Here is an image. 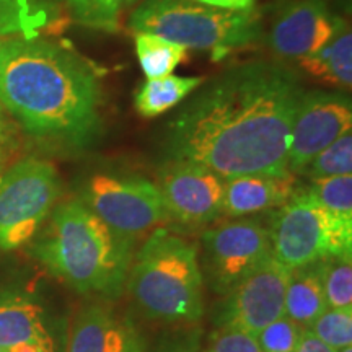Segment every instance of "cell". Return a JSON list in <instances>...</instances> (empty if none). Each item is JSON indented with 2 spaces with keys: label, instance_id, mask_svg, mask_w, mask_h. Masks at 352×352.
Returning a JSON list of instances; mask_svg holds the SVG:
<instances>
[{
  "label": "cell",
  "instance_id": "5b68a950",
  "mask_svg": "<svg viewBox=\"0 0 352 352\" xmlns=\"http://www.w3.org/2000/svg\"><path fill=\"white\" fill-rule=\"evenodd\" d=\"M129 26L132 32L157 34L184 50L212 52L214 59L261 34L254 10H222L195 0H145L132 13Z\"/></svg>",
  "mask_w": 352,
  "mask_h": 352
},
{
  "label": "cell",
  "instance_id": "4316f807",
  "mask_svg": "<svg viewBox=\"0 0 352 352\" xmlns=\"http://www.w3.org/2000/svg\"><path fill=\"white\" fill-rule=\"evenodd\" d=\"M303 328L283 315L254 334L261 352H296Z\"/></svg>",
  "mask_w": 352,
  "mask_h": 352
},
{
  "label": "cell",
  "instance_id": "83f0119b",
  "mask_svg": "<svg viewBox=\"0 0 352 352\" xmlns=\"http://www.w3.org/2000/svg\"><path fill=\"white\" fill-rule=\"evenodd\" d=\"M206 352H261L254 334L245 329L220 324V328L210 336Z\"/></svg>",
  "mask_w": 352,
  "mask_h": 352
},
{
  "label": "cell",
  "instance_id": "52a82bcc",
  "mask_svg": "<svg viewBox=\"0 0 352 352\" xmlns=\"http://www.w3.org/2000/svg\"><path fill=\"white\" fill-rule=\"evenodd\" d=\"M60 195L54 165L25 158L0 175V250L28 243L47 219Z\"/></svg>",
  "mask_w": 352,
  "mask_h": 352
},
{
  "label": "cell",
  "instance_id": "484cf974",
  "mask_svg": "<svg viewBox=\"0 0 352 352\" xmlns=\"http://www.w3.org/2000/svg\"><path fill=\"white\" fill-rule=\"evenodd\" d=\"M305 173L311 179L327 178V176L338 175H352V134L341 135L328 145L324 151H321L314 158L310 165L307 166Z\"/></svg>",
  "mask_w": 352,
  "mask_h": 352
},
{
  "label": "cell",
  "instance_id": "7a4b0ae2",
  "mask_svg": "<svg viewBox=\"0 0 352 352\" xmlns=\"http://www.w3.org/2000/svg\"><path fill=\"white\" fill-rule=\"evenodd\" d=\"M0 104L41 139L87 145L98 138L100 83L76 52L41 39H16L0 64Z\"/></svg>",
  "mask_w": 352,
  "mask_h": 352
},
{
  "label": "cell",
  "instance_id": "4fadbf2b",
  "mask_svg": "<svg viewBox=\"0 0 352 352\" xmlns=\"http://www.w3.org/2000/svg\"><path fill=\"white\" fill-rule=\"evenodd\" d=\"M346 25L323 0H296L277 12L270 33L271 50L280 59L298 60L327 46Z\"/></svg>",
  "mask_w": 352,
  "mask_h": 352
},
{
  "label": "cell",
  "instance_id": "30bf717a",
  "mask_svg": "<svg viewBox=\"0 0 352 352\" xmlns=\"http://www.w3.org/2000/svg\"><path fill=\"white\" fill-rule=\"evenodd\" d=\"M214 289L228 294L272 254L271 233L253 220L210 228L202 236Z\"/></svg>",
  "mask_w": 352,
  "mask_h": 352
},
{
  "label": "cell",
  "instance_id": "9a60e30c",
  "mask_svg": "<svg viewBox=\"0 0 352 352\" xmlns=\"http://www.w3.org/2000/svg\"><path fill=\"white\" fill-rule=\"evenodd\" d=\"M296 192L292 173H253L223 179L222 214L228 217L280 208Z\"/></svg>",
  "mask_w": 352,
  "mask_h": 352
},
{
  "label": "cell",
  "instance_id": "d4e9b609",
  "mask_svg": "<svg viewBox=\"0 0 352 352\" xmlns=\"http://www.w3.org/2000/svg\"><path fill=\"white\" fill-rule=\"evenodd\" d=\"M308 329L334 351L349 347L352 346V308H327Z\"/></svg>",
  "mask_w": 352,
  "mask_h": 352
},
{
  "label": "cell",
  "instance_id": "e0dca14e",
  "mask_svg": "<svg viewBox=\"0 0 352 352\" xmlns=\"http://www.w3.org/2000/svg\"><path fill=\"white\" fill-rule=\"evenodd\" d=\"M321 263L323 261L292 270L285 290L284 315L303 329L310 328L311 323L328 308L323 290Z\"/></svg>",
  "mask_w": 352,
  "mask_h": 352
},
{
  "label": "cell",
  "instance_id": "2e32d148",
  "mask_svg": "<svg viewBox=\"0 0 352 352\" xmlns=\"http://www.w3.org/2000/svg\"><path fill=\"white\" fill-rule=\"evenodd\" d=\"M23 344L52 347L41 308L21 294L0 292V347L8 352Z\"/></svg>",
  "mask_w": 352,
  "mask_h": 352
},
{
  "label": "cell",
  "instance_id": "4dcf8cb0",
  "mask_svg": "<svg viewBox=\"0 0 352 352\" xmlns=\"http://www.w3.org/2000/svg\"><path fill=\"white\" fill-rule=\"evenodd\" d=\"M195 2L202 3V6L222 8V10L243 12V10H253L254 2H256V0H195Z\"/></svg>",
  "mask_w": 352,
  "mask_h": 352
},
{
  "label": "cell",
  "instance_id": "9c48e42d",
  "mask_svg": "<svg viewBox=\"0 0 352 352\" xmlns=\"http://www.w3.org/2000/svg\"><path fill=\"white\" fill-rule=\"evenodd\" d=\"M352 104L349 96L334 91H303L290 134L287 170L305 173L321 151L351 132Z\"/></svg>",
  "mask_w": 352,
  "mask_h": 352
},
{
  "label": "cell",
  "instance_id": "d6a6232c",
  "mask_svg": "<svg viewBox=\"0 0 352 352\" xmlns=\"http://www.w3.org/2000/svg\"><path fill=\"white\" fill-rule=\"evenodd\" d=\"M336 352H352V346H349V347H342V349L336 351Z\"/></svg>",
  "mask_w": 352,
  "mask_h": 352
},
{
  "label": "cell",
  "instance_id": "603a6c76",
  "mask_svg": "<svg viewBox=\"0 0 352 352\" xmlns=\"http://www.w3.org/2000/svg\"><path fill=\"white\" fill-rule=\"evenodd\" d=\"M323 290L328 308H352L351 256L329 258L321 263Z\"/></svg>",
  "mask_w": 352,
  "mask_h": 352
},
{
  "label": "cell",
  "instance_id": "e575fe53",
  "mask_svg": "<svg viewBox=\"0 0 352 352\" xmlns=\"http://www.w3.org/2000/svg\"><path fill=\"white\" fill-rule=\"evenodd\" d=\"M0 352H6V351H3V349H2V347H0Z\"/></svg>",
  "mask_w": 352,
  "mask_h": 352
},
{
  "label": "cell",
  "instance_id": "8fae6325",
  "mask_svg": "<svg viewBox=\"0 0 352 352\" xmlns=\"http://www.w3.org/2000/svg\"><path fill=\"white\" fill-rule=\"evenodd\" d=\"M292 270L272 256L259 264L228 292L222 324L256 334L284 315L285 290Z\"/></svg>",
  "mask_w": 352,
  "mask_h": 352
},
{
  "label": "cell",
  "instance_id": "836d02e7",
  "mask_svg": "<svg viewBox=\"0 0 352 352\" xmlns=\"http://www.w3.org/2000/svg\"><path fill=\"white\" fill-rule=\"evenodd\" d=\"M162 352H189V351H183V349H170V351H162Z\"/></svg>",
  "mask_w": 352,
  "mask_h": 352
},
{
  "label": "cell",
  "instance_id": "f546056e",
  "mask_svg": "<svg viewBox=\"0 0 352 352\" xmlns=\"http://www.w3.org/2000/svg\"><path fill=\"white\" fill-rule=\"evenodd\" d=\"M296 352H336L333 347L324 344L320 338H316L310 329H303L300 341H298V346Z\"/></svg>",
  "mask_w": 352,
  "mask_h": 352
},
{
  "label": "cell",
  "instance_id": "7402d4cb",
  "mask_svg": "<svg viewBox=\"0 0 352 352\" xmlns=\"http://www.w3.org/2000/svg\"><path fill=\"white\" fill-rule=\"evenodd\" d=\"M72 16L83 26L114 32L121 12L138 0H65Z\"/></svg>",
  "mask_w": 352,
  "mask_h": 352
},
{
  "label": "cell",
  "instance_id": "5bb4252c",
  "mask_svg": "<svg viewBox=\"0 0 352 352\" xmlns=\"http://www.w3.org/2000/svg\"><path fill=\"white\" fill-rule=\"evenodd\" d=\"M67 352H145V346L129 320L104 305H90L74 321Z\"/></svg>",
  "mask_w": 352,
  "mask_h": 352
},
{
  "label": "cell",
  "instance_id": "8992f818",
  "mask_svg": "<svg viewBox=\"0 0 352 352\" xmlns=\"http://www.w3.org/2000/svg\"><path fill=\"white\" fill-rule=\"evenodd\" d=\"M270 233L272 256L289 270L352 253V219L324 209L308 189L280 206Z\"/></svg>",
  "mask_w": 352,
  "mask_h": 352
},
{
  "label": "cell",
  "instance_id": "1f68e13d",
  "mask_svg": "<svg viewBox=\"0 0 352 352\" xmlns=\"http://www.w3.org/2000/svg\"><path fill=\"white\" fill-rule=\"evenodd\" d=\"M16 39L20 38H0V64L3 63V59H6V56L10 52L13 44L16 43Z\"/></svg>",
  "mask_w": 352,
  "mask_h": 352
},
{
  "label": "cell",
  "instance_id": "ac0fdd59",
  "mask_svg": "<svg viewBox=\"0 0 352 352\" xmlns=\"http://www.w3.org/2000/svg\"><path fill=\"white\" fill-rule=\"evenodd\" d=\"M298 67L310 77L329 87L351 90L352 85V34L349 25L327 46L297 60Z\"/></svg>",
  "mask_w": 352,
  "mask_h": 352
},
{
  "label": "cell",
  "instance_id": "f1b7e54d",
  "mask_svg": "<svg viewBox=\"0 0 352 352\" xmlns=\"http://www.w3.org/2000/svg\"><path fill=\"white\" fill-rule=\"evenodd\" d=\"M19 147V135L13 121L7 116V109L0 104V175Z\"/></svg>",
  "mask_w": 352,
  "mask_h": 352
},
{
  "label": "cell",
  "instance_id": "3957f363",
  "mask_svg": "<svg viewBox=\"0 0 352 352\" xmlns=\"http://www.w3.org/2000/svg\"><path fill=\"white\" fill-rule=\"evenodd\" d=\"M33 253L78 294L113 297L129 274L132 241L116 235L82 201H67L54 210Z\"/></svg>",
  "mask_w": 352,
  "mask_h": 352
},
{
  "label": "cell",
  "instance_id": "277c9868",
  "mask_svg": "<svg viewBox=\"0 0 352 352\" xmlns=\"http://www.w3.org/2000/svg\"><path fill=\"white\" fill-rule=\"evenodd\" d=\"M127 276L131 296L148 318L196 321L204 314L196 245L164 227L151 232Z\"/></svg>",
  "mask_w": 352,
  "mask_h": 352
},
{
  "label": "cell",
  "instance_id": "d6986e66",
  "mask_svg": "<svg viewBox=\"0 0 352 352\" xmlns=\"http://www.w3.org/2000/svg\"><path fill=\"white\" fill-rule=\"evenodd\" d=\"M201 77L166 76L148 78L134 96V107L144 118H155L182 103L197 87L202 85Z\"/></svg>",
  "mask_w": 352,
  "mask_h": 352
},
{
  "label": "cell",
  "instance_id": "44dd1931",
  "mask_svg": "<svg viewBox=\"0 0 352 352\" xmlns=\"http://www.w3.org/2000/svg\"><path fill=\"white\" fill-rule=\"evenodd\" d=\"M46 12L34 0H0V38L34 39Z\"/></svg>",
  "mask_w": 352,
  "mask_h": 352
},
{
  "label": "cell",
  "instance_id": "cb8c5ba5",
  "mask_svg": "<svg viewBox=\"0 0 352 352\" xmlns=\"http://www.w3.org/2000/svg\"><path fill=\"white\" fill-rule=\"evenodd\" d=\"M308 191L324 209L352 219V175L315 178Z\"/></svg>",
  "mask_w": 352,
  "mask_h": 352
},
{
  "label": "cell",
  "instance_id": "ffe728a7",
  "mask_svg": "<svg viewBox=\"0 0 352 352\" xmlns=\"http://www.w3.org/2000/svg\"><path fill=\"white\" fill-rule=\"evenodd\" d=\"M134 38L135 54L147 78L171 76L186 57V50L183 46L157 34L134 32Z\"/></svg>",
  "mask_w": 352,
  "mask_h": 352
},
{
  "label": "cell",
  "instance_id": "ba28073f",
  "mask_svg": "<svg viewBox=\"0 0 352 352\" xmlns=\"http://www.w3.org/2000/svg\"><path fill=\"white\" fill-rule=\"evenodd\" d=\"M83 196L101 222L132 243L170 219L160 189L142 176L95 173Z\"/></svg>",
  "mask_w": 352,
  "mask_h": 352
},
{
  "label": "cell",
  "instance_id": "7c38bea8",
  "mask_svg": "<svg viewBox=\"0 0 352 352\" xmlns=\"http://www.w3.org/2000/svg\"><path fill=\"white\" fill-rule=\"evenodd\" d=\"M157 186L166 212L182 223L206 226L222 215L223 178L206 166L171 160Z\"/></svg>",
  "mask_w": 352,
  "mask_h": 352
},
{
  "label": "cell",
  "instance_id": "6da1fadb",
  "mask_svg": "<svg viewBox=\"0 0 352 352\" xmlns=\"http://www.w3.org/2000/svg\"><path fill=\"white\" fill-rule=\"evenodd\" d=\"M303 88L284 65L248 63L227 70L170 124L171 160L192 162L223 179L290 173L287 155Z\"/></svg>",
  "mask_w": 352,
  "mask_h": 352
}]
</instances>
